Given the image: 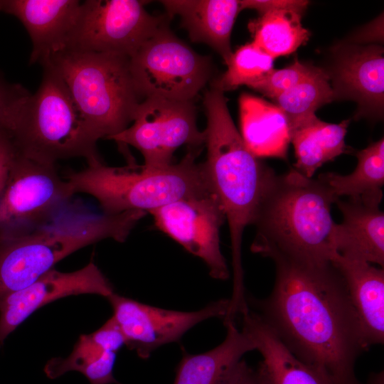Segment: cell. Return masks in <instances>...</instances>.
<instances>
[{
	"instance_id": "277c9868",
	"label": "cell",
	"mask_w": 384,
	"mask_h": 384,
	"mask_svg": "<svg viewBox=\"0 0 384 384\" xmlns=\"http://www.w3.org/2000/svg\"><path fill=\"white\" fill-rule=\"evenodd\" d=\"M202 148H188L177 164L164 167L137 166L113 167L101 161L87 164L65 178L74 194L95 198L104 213L129 210L149 213L177 200L213 191L203 163L196 159Z\"/></svg>"
},
{
	"instance_id": "8fae6325",
	"label": "cell",
	"mask_w": 384,
	"mask_h": 384,
	"mask_svg": "<svg viewBox=\"0 0 384 384\" xmlns=\"http://www.w3.org/2000/svg\"><path fill=\"white\" fill-rule=\"evenodd\" d=\"M149 213L158 229L204 262L213 278L228 279L229 269L220 246L225 215L213 191L177 200Z\"/></svg>"
},
{
	"instance_id": "9c48e42d",
	"label": "cell",
	"mask_w": 384,
	"mask_h": 384,
	"mask_svg": "<svg viewBox=\"0 0 384 384\" xmlns=\"http://www.w3.org/2000/svg\"><path fill=\"white\" fill-rule=\"evenodd\" d=\"M73 195L55 165L16 152L0 196V235L29 231L52 221L67 209Z\"/></svg>"
},
{
	"instance_id": "9a60e30c",
	"label": "cell",
	"mask_w": 384,
	"mask_h": 384,
	"mask_svg": "<svg viewBox=\"0 0 384 384\" xmlns=\"http://www.w3.org/2000/svg\"><path fill=\"white\" fill-rule=\"evenodd\" d=\"M78 0H0V12L16 16L32 42L30 63H43L62 50L74 26Z\"/></svg>"
},
{
	"instance_id": "e0dca14e",
	"label": "cell",
	"mask_w": 384,
	"mask_h": 384,
	"mask_svg": "<svg viewBox=\"0 0 384 384\" xmlns=\"http://www.w3.org/2000/svg\"><path fill=\"white\" fill-rule=\"evenodd\" d=\"M166 15L180 16L181 26L194 43H204L215 50L225 64L233 51L230 36L241 11L240 0H162Z\"/></svg>"
},
{
	"instance_id": "5bb4252c",
	"label": "cell",
	"mask_w": 384,
	"mask_h": 384,
	"mask_svg": "<svg viewBox=\"0 0 384 384\" xmlns=\"http://www.w3.org/2000/svg\"><path fill=\"white\" fill-rule=\"evenodd\" d=\"M334 50V62L327 71L334 100L355 101L357 119H380L384 102L383 48L349 43Z\"/></svg>"
},
{
	"instance_id": "1f68e13d",
	"label": "cell",
	"mask_w": 384,
	"mask_h": 384,
	"mask_svg": "<svg viewBox=\"0 0 384 384\" xmlns=\"http://www.w3.org/2000/svg\"><path fill=\"white\" fill-rule=\"evenodd\" d=\"M226 384H260L255 370L240 361L230 373Z\"/></svg>"
},
{
	"instance_id": "f546056e",
	"label": "cell",
	"mask_w": 384,
	"mask_h": 384,
	"mask_svg": "<svg viewBox=\"0 0 384 384\" xmlns=\"http://www.w3.org/2000/svg\"><path fill=\"white\" fill-rule=\"evenodd\" d=\"M92 339L107 351L117 352L125 345L124 335L112 316L100 329L90 334Z\"/></svg>"
},
{
	"instance_id": "d6986e66",
	"label": "cell",
	"mask_w": 384,
	"mask_h": 384,
	"mask_svg": "<svg viewBox=\"0 0 384 384\" xmlns=\"http://www.w3.org/2000/svg\"><path fill=\"white\" fill-rule=\"evenodd\" d=\"M346 283L368 347L384 341V270L336 253L331 260Z\"/></svg>"
},
{
	"instance_id": "5b68a950",
	"label": "cell",
	"mask_w": 384,
	"mask_h": 384,
	"mask_svg": "<svg viewBox=\"0 0 384 384\" xmlns=\"http://www.w3.org/2000/svg\"><path fill=\"white\" fill-rule=\"evenodd\" d=\"M41 82L20 106L6 132L16 154L50 165L82 157L87 164L101 161L100 139L71 97L63 80L49 65H42Z\"/></svg>"
},
{
	"instance_id": "7402d4cb",
	"label": "cell",
	"mask_w": 384,
	"mask_h": 384,
	"mask_svg": "<svg viewBox=\"0 0 384 384\" xmlns=\"http://www.w3.org/2000/svg\"><path fill=\"white\" fill-rule=\"evenodd\" d=\"M349 122L329 123L316 116L290 131L297 159L294 169L311 178L323 164L348 151L345 137Z\"/></svg>"
},
{
	"instance_id": "44dd1931",
	"label": "cell",
	"mask_w": 384,
	"mask_h": 384,
	"mask_svg": "<svg viewBox=\"0 0 384 384\" xmlns=\"http://www.w3.org/2000/svg\"><path fill=\"white\" fill-rule=\"evenodd\" d=\"M241 136L250 151L260 158H285L289 140L288 124L275 105L248 93L239 98Z\"/></svg>"
},
{
	"instance_id": "cb8c5ba5",
	"label": "cell",
	"mask_w": 384,
	"mask_h": 384,
	"mask_svg": "<svg viewBox=\"0 0 384 384\" xmlns=\"http://www.w3.org/2000/svg\"><path fill=\"white\" fill-rule=\"evenodd\" d=\"M357 166L348 175L325 173L318 176L336 200H353L380 205L384 185V140L381 138L356 153Z\"/></svg>"
},
{
	"instance_id": "30bf717a",
	"label": "cell",
	"mask_w": 384,
	"mask_h": 384,
	"mask_svg": "<svg viewBox=\"0 0 384 384\" xmlns=\"http://www.w3.org/2000/svg\"><path fill=\"white\" fill-rule=\"evenodd\" d=\"M205 138L204 131L197 126L193 100L151 97L140 102L131 125L107 139L116 142L122 149L128 145L137 149L145 166L164 167L172 164L178 148L183 145L202 148Z\"/></svg>"
},
{
	"instance_id": "7c38bea8",
	"label": "cell",
	"mask_w": 384,
	"mask_h": 384,
	"mask_svg": "<svg viewBox=\"0 0 384 384\" xmlns=\"http://www.w3.org/2000/svg\"><path fill=\"white\" fill-rule=\"evenodd\" d=\"M107 299L113 311L112 316L124 335L125 346L142 359L148 358L160 346L179 341L203 321L224 319L230 307L229 299L213 302L196 311L161 309L114 292Z\"/></svg>"
},
{
	"instance_id": "8992f818",
	"label": "cell",
	"mask_w": 384,
	"mask_h": 384,
	"mask_svg": "<svg viewBox=\"0 0 384 384\" xmlns=\"http://www.w3.org/2000/svg\"><path fill=\"white\" fill-rule=\"evenodd\" d=\"M129 58L63 50L41 65L63 80L80 113L97 137L108 139L132 123L143 100L133 81Z\"/></svg>"
},
{
	"instance_id": "52a82bcc",
	"label": "cell",
	"mask_w": 384,
	"mask_h": 384,
	"mask_svg": "<svg viewBox=\"0 0 384 384\" xmlns=\"http://www.w3.org/2000/svg\"><path fill=\"white\" fill-rule=\"evenodd\" d=\"M164 23L129 58L135 87L144 100L193 101L210 81V57L193 50Z\"/></svg>"
},
{
	"instance_id": "ba28073f",
	"label": "cell",
	"mask_w": 384,
	"mask_h": 384,
	"mask_svg": "<svg viewBox=\"0 0 384 384\" xmlns=\"http://www.w3.org/2000/svg\"><path fill=\"white\" fill-rule=\"evenodd\" d=\"M146 1L86 0L63 50L130 58L170 18L154 16Z\"/></svg>"
},
{
	"instance_id": "d4e9b609",
	"label": "cell",
	"mask_w": 384,
	"mask_h": 384,
	"mask_svg": "<svg viewBox=\"0 0 384 384\" xmlns=\"http://www.w3.org/2000/svg\"><path fill=\"white\" fill-rule=\"evenodd\" d=\"M117 353L100 346L90 334H82L66 358H53L44 367L48 378L55 379L69 371H78L90 384L118 383L113 369Z\"/></svg>"
},
{
	"instance_id": "4dcf8cb0",
	"label": "cell",
	"mask_w": 384,
	"mask_h": 384,
	"mask_svg": "<svg viewBox=\"0 0 384 384\" xmlns=\"http://www.w3.org/2000/svg\"><path fill=\"white\" fill-rule=\"evenodd\" d=\"M16 150L6 131H0V196L5 186Z\"/></svg>"
},
{
	"instance_id": "3957f363",
	"label": "cell",
	"mask_w": 384,
	"mask_h": 384,
	"mask_svg": "<svg viewBox=\"0 0 384 384\" xmlns=\"http://www.w3.org/2000/svg\"><path fill=\"white\" fill-rule=\"evenodd\" d=\"M337 200L320 180L294 169L275 174L258 208L251 250L264 257L278 253L315 262H330L337 253L336 223L331 205Z\"/></svg>"
},
{
	"instance_id": "4316f807",
	"label": "cell",
	"mask_w": 384,
	"mask_h": 384,
	"mask_svg": "<svg viewBox=\"0 0 384 384\" xmlns=\"http://www.w3.org/2000/svg\"><path fill=\"white\" fill-rule=\"evenodd\" d=\"M227 70L210 82V87L222 92L241 85L247 87L273 69L274 58L253 42L246 43L233 53Z\"/></svg>"
},
{
	"instance_id": "83f0119b",
	"label": "cell",
	"mask_w": 384,
	"mask_h": 384,
	"mask_svg": "<svg viewBox=\"0 0 384 384\" xmlns=\"http://www.w3.org/2000/svg\"><path fill=\"white\" fill-rule=\"evenodd\" d=\"M319 68L301 63L297 58L289 66L272 69L248 87L263 94L270 99L294 87L311 75Z\"/></svg>"
},
{
	"instance_id": "484cf974",
	"label": "cell",
	"mask_w": 384,
	"mask_h": 384,
	"mask_svg": "<svg viewBox=\"0 0 384 384\" xmlns=\"http://www.w3.org/2000/svg\"><path fill=\"white\" fill-rule=\"evenodd\" d=\"M271 100L286 117L289 133L316 117L320 107L334 100L329 74L319 68L300 83Z\"/></svg>"
},
{
	"instance_id": "d6a6232c",
	"label": "cell",
	"mask_w": 384,
	"mask_h": 384,
	"mask_svg": "<svg viewBox=\"0 0 384 384\" xmlns=\"http://www.w3.org/2000/svg\"><path fill=\"white\" fill-rule=\"evenodd\" d=\"M383 371L370 375L368 384H383Z\"/></svg>"
},
{
	"instance_id": "f1b7e54d",
	"label": "cell",
	"mask_w": 384,
	"mask_h": 384,
	"mask_svg": "<svg viewBox=\"0 0 384 384\" xmlns=\"http://www.w3.org/2000/svg\"><path fill=\"white\" fill-rule=\"evenodd\" d=\"M30 94L20 84L9 82L0 73V131L10 129L20 106Z\"/></svg>"
},
{
	"instance_id": "7a4b0ae2",
	"label": "cell",
	"mask_w": 384,
	"mask_h": 384,
	"mask_svg": "<svg viewBox=\"0 0 384 384\" xmlns=\"http://www.w3.org/2000/svg\"><path fill=\"white\" fill-rule=\"evenodd\" d=\"M203 105L207 119L206 160L210 186L223 208L230 230L233 273V297L245 294L242 241L276 174L246 146L230 114L224 92L210 87Z\"/></svg>"
},
{
	"instance_id": "4fadbf2b",
	"label": "cell",
	"mask_w": 384,
	"mask_h": 384,
	"mask_svg": "<svg viewBox=\"0 0 384 384\" xmlns=\"http://www.w3.org/2000/svg\"><path fill=\"white\" fill-rule=\"evenodd\" d=\"M114 292L112 284L92 261L73 272L53 268L31 285L0 300V346L29 316L47 304L83 294L107 298Z\"/></svg>"
},
{
	"instance_id": "603a6c76",
	"label": "cell",
	"mask_w": 384,
	"mask_h": 384,
	"mask_svg": "<svg viewBox=\"0 0 384 384\" xmlns=\"http://www.w3.org/2000/svg\"><path fill=\"white\" fill-rule=\"evenodd\" d=\"M309 3L297 0L291 6L270 10L259 15L248 24L252 42L274 59L294 53L310 37L309 31L301 22Z\"/></svg>"
},
{
	"instance_id": "ffe728a7",
	"label": "cell",
	"mask_w": 384,
	"mask_h": 384,
	"mask_svg": "<svg viewBox=\"0 0 384 384\" xmlns=\"http://www.w3.org/2000/svg\"><path fill=\"white\" fill-rule=\"evenodd\" d=\"M224 341L198 354L185 353L176 370L174 384H226L233 370L246 353L255 350L252 340L238 329L235 321L224 323Z\"/></svg>"
},
{
	"instance_id": "2e32d148",
	"label": "cell",
	"mask_w": 384,
	"mask_h": 384,
	"mask_svg": "<svg viewBox=\"0 0 384 384\" xmlns=\"http://www.w3.org/2000/svg\"><path fill=\"white\" fill-rule=\"evenodd\" d=\"M242 316V331L262 356L255 372L260 384H334L316 368L296 357L255 311Z\"/></svg>"
},
{
	"instance_id": "6da1fadb",
	"label": "cell",
	"mask_w": 384,
	"mask_h": 384,
	"mask_svg": "<svg viewBox=\"0 0 384 384\" xmlns=\"http://www.w3.org/2000/svg\"><path fill=\"white\" fill-rule=\"evenodd\" d=\"M271 294L250 299L257 314L299 359L334 384H361L355 363L369 347L338 269L278 253Z\"/></svg>"
},
{
	"instance_id": "ac0fdd59",
	"label": "cell",
	"mask_w": 384,
	"mask_h": 384,
	"mask_svg": "<svg viewBox=\"0 0 384 384\" xmlns=\"http://www.w3.org/2000/svg\"><path fill=\"white\" fill-rule=\"evenodd\" d=\"M343 221L336 225L334 245L341 256L384 265V214L380 205L338 199Z\"/></svg>"
}]
</instances>
